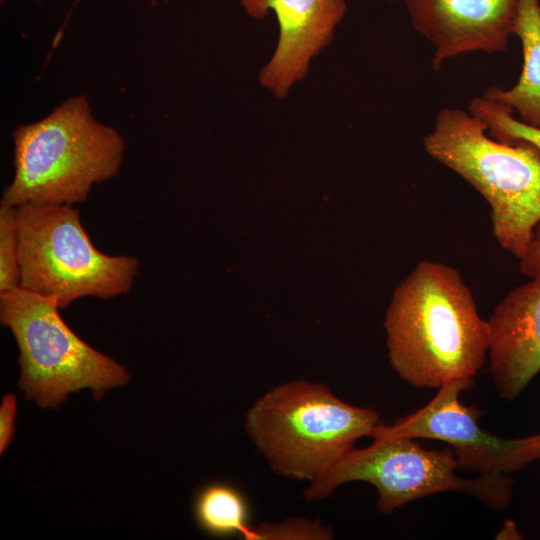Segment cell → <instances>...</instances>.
<instances>
[{"label": "cell", "instance_id": "cell-1", "mask_svg": "<svg viewBox=\"0 0 540 540\" xmlns=\"http://www.w3.org/2000/svg\"><path fill=\"white\" fill-rule=\"evenodd\" d=\"M385 327L390 364L415 387L473 380L485 363L488 322L449 265L419 262L395 290Z\"/></svg>", "mask_w": 540, "mask_h": 540}, {"label": "cell", "instance_id": "cell-2", "mask_svg": "<svg viewBox=\"0 0 540 540\" xmlns=\"http://www.w3.org/2000/svg\"><path fill=\"white\" fill-rule=\"evenodd\" d=\"M12 137L14 176L0 205L83 203L95 184L118 175L124 160L123 137L95 119L82 95L17 126Z\"/></svg>", "mask_w": 540, "mask_h": 540}, {"label": "cell", "instance_id": "cell-3", "mask_svg": "<svg viewBox=\"0 0 540 540\" xmlns=\"http://www.w3.org/2000/svg\"><path fill=\"white\" fill-rule=\"evenodd\" d=\"M486 132L469 111L443 108L423 145L485 198L495 238L520 259L540 222V151L527 143L498 141Z\"/></svg>", "mask_w": 540, "mask_h": 540}, {"label": "cell", "instance_id": "cell-4", "mask_svg": "<svg viewBox=\"0 0 540 540\" xmlns=\"http://www.w3.org/2000/svg\"><path fill=\"white\" fill-rule=\"evenodd\" d=\"M379 424L372 409L350 405L320 383L292 381L258 399L245 429L275 473L310 482Z\"/></svg>", "mask_w": 540, "mask_h": 540}, {"label": "cell", "instance_id": "cell-5", "mask_svg": "<svg viewBox=\"0 0 540 540\" xmlns=\"http://www.w3.org/2000/svg\"><path fill=\"white\" fill-rule=\"evenodd\" d=\"M17 208L20 287L54 297L60 309L84 297L127 294L139 260L99 251L71 205L27 203Z\"/></svg>", "mask_w": 540, "mask_h": 540}, {"label": "cell", "instance_id": "cell-6", "mask_svg": "<svg viewBox=\"0 0 540 540\" xmlns=\"http://www.w3.org/2000/svg\"><path fill=\"white\" fill-rule=\"evenodd\" d=\"M370 437L372 444L361 449L352 447L312 481L305 498L320 500L344 483L364 481L377 489L376 508L382 514L440 492L465 493L497 510L512 500L514 481L507 475L459 476L451 447L426 449L415 438L391 433L382 424Z\"/></svg>", "mask_w": 540, "mask_h": 540}, {"label": "cell", "instance_id": "cell-7", "mask_svg": "<svg viewBox=\"0 0 540 540\" xmlns=\"http://www.w3.org/2000/svg\"><path fill=\"white\" fill-rule=\"evenodd\" d=\"M60 310L54 297L22 287L0 294V322L19 349L20 389L42 408H57L85 388L100 399L130 379L121 364L74 333Z\"/></svg>", "mask_w": 540, "mask_h": 540}, {"label": "cell", "instance_id": "cell-8", "mask_svg": "<svg viewBox=\"0 0 540 540\" xmlns=\"http://www.w3.org/2000/svg\"><path fill=\"white\" fill-rule=\"evenodd\" d=\"M474 380H457L439 387L437 394L418 411L385 429L411 438L446 442L453 449L457 470L478 475H508L540 460V432L505 439L483 430L482 412L459 400Z\"/></svg>", "mask_w": 540, "mask_h": 540}, {"label": "cell", "instance_id": "cell-9", "mask_svg": "<svg viewBox=\"0 0 540 540\" xmlns=\"http://www.w3.org/2000/svg\"><path fill=\"white\" fill-rule=\"evenodd\" d=\"M256 20L269 12L278 22L275 49L258 74L259 84L282 100L308 74L312 61L331 43L347 9L345 0H240Z\"/></svg>", "mask_w": 540, "mask_h": 540}, {"label": "cell", "instance_id": "cell-10", "mask_svg": "<svg viewBox=\"0 0 540 540\" xmlns=\"http://www.w3.org/2000/svg\"><path fill=\"white\" fill-rule=\"evenodd\" d=\"M414 28L434 47L432 67L471 52L506 50L520 0H404Z\"/></svg>", "mask_w": 540, "mask_h": 540}, {"label": "cell", "instance_id": "cell-11", "mask_svg": "<svg viewBox=\"0 0 540 540\" xmlns=\"http://www.w3.org/2000/svg\"><path fill=\"white\" fill-rule=\"evenodd\" d=\"M487 322L494 386L513 401L540 373V274L510 291Z\"/></svg>", "mask_w": 540, "mask_h": 540}, {"label": "cell", "instance_id": "cell-12", "mask_svg": "<svg viewBox=\"0 0 540 540\" xmlns=\"http://www.w3.org/2000/svg\"><path fill=\"white\" fill-rule=\"evenodd\" d=\"M512 34L520 39L523 49L519 80L509 89L491 86L482 96L510 108L527 125L540 128L539 0H520Z\"/></svg>", "mask_w": 540, "mask_h": 540}, {"label": "cell", "instance_id": "cell-13", "mask_svg": "<svg viewBox=\"0 0 540 540\" xmlns=\"http://www.w3.org/2000/svg\"><path fill=\"white\" fill-rule=\"evenodd\" d=\"M193 515L199 528L211 536L241 535L256 539L250 526V507L243 492L226 482H213L198 490Z\"/></svg>", "mask_w": 540, "mask_h": 540}, {"label": "cell", "instance_id": "cell-14", "mask_svg": "<svg viewBox=\"0 0 540 540\" xmlns=\"http://www.w3.org/2000/svg\"><path fill=\"white\" fill-rule=\"evenodd\" d=\"M468 111L485 124L492 138L509 144L527 143L540 151V128L518 120L510 108L481 96L470 101Z\"/></svg>", "mask_w": 540, "mask_h": 540}, {"label": "cell", "instance_id": "cell-15", "mask_svg": "<svg viewBox=\"0 0 540 540\" xmlns=\"http://www.w3.org/2000/svg\"><path fill=\"white\" fill-rule=\"evenodd\" d=\"M20 287L17 208L0 205V294Z\"/></svg>", "mask_w": 540, "mask_h": 540}, {"label": "cell", "instance_id": "cell-16", "mask_svg": "<svg viewBox=\"0 0 540 540\" xmlns=\"http://www.w3.org/2000/svg\"><path fill=\"white\" fill-rule=\"evenodd\" d=\"M17 398L14 394L3 397L0 405V453L7 449L15 433Z\"/></svg>", "mask_w": 540, "mask_h": 540}, {"label": "cell", "instance_id": "cell-17", "mask_svg": "<svg viewBox=\"0 0 540 540\" xmlns=\"http://www.w3.org/2000/svg\"><path fill=\"white\" fill-rule=\"evenodd\" d=\"M519 266L521 272L530 278L540 274V222L534 228L524 255L519 259Z\"/></svg>", "mask_w": 540, "mask_h": 540}, {"label": "cell", "instance_id": "cell-18", "mask_svg": "<svg viewBox=\"0 0 540 540\" xmlns=\"http://www.w3.org/2000/svg\"><path fill=\"white\" fill-rule=\"evenodd\" d=\"M496 539H523V535L518 530L517 525L510 519H506L502 529L496 534Z\"/></svg>", "mask_w": 540, "mask_h": 540}, {"label": "cell", "instance_id": "cell-19", "mask_svg": "<svg viewBox=\"0 0 540 540\" xmlns=\"http://www.w3.org/2000/svg\"><path fill=\"white\" fill-rule=\"evenodd\" d=\"M381 1H388V2H390V1H394V0H381Z\"/></svg>", "mask_w": 540, "mask_h": 540}, {"label": "cell", "instance_id": "cell-20", "mask_svg": "<svg viewBox=\"0 0 540 540\" xmlns=\"http://www.w3.org/2000/svg\"><path fill=\"white\" fill-rule=\"evenodd\" d=\"M3 2H4V0H1V3H3Z\"/></svg>", "mask_w": 540, "mask_h": 540}]
</instances>
